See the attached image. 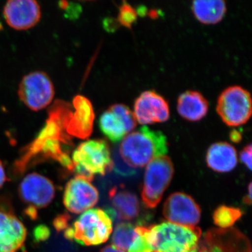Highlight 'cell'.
<instances>
[{
  "label": "cell",
  "mask_w": 252,
  "mask_h": 252,
  "mask_svg": "<svg viewBox=\"0 0 252 252\" xmlns=\"http://www.w3.org/2000/svg\"><path fill=\"white\" fill-rule=\"evenodd\" d=\"M69 142L70 136L66 132L63 118L55 113H49L45 127L18 160L16 170L24 171L31 159L41 154L43 157H49L58 160L63 167L73 171L72 160L63 150L62 144H68Z\"/></svg>",
  "instance_id": "6da1fadb"
},
{
  "label": "cell",
  "mask_w": 252,
  "mask_h": 252,
  "mask_svg": "<svg viewBox=\"0 0 252 252\" xmlns=\"http://www.w3.org/2000/svg\"><path fill=\"white\" fill-rule=\"evenodd\" d=\"M72 104L73 111L66 124V132L77 138H88L94 129V114L92 104L84 96L77 95Z\"/></svg>",
  "instance_id": "2e32d148"
},
{
  "label": "cell",
  "mask_w": 252,
  "mask_h": 252,
  "mask_svg": "<svg viewBox=\"0 0 252 252\" xmlns=\"http://www.w3.org/2000/svg\"><path fill=\"white\" fill-rule=\"evenodd\" d=\"M252 201V184L250 183L248 187V195L244 198V203L245 204H251Z\"/></svg>",
  "instance_id": "1f68e13d"
},
{
  "label": "cell",
  "mask_w": 252,
  "mask_h": 252,
  "mask_svg": "<svg viewBox=\"0 0 252 252\" xmlns=\"http://www.w3.org/2000/svg\"><path fill=\"white\" fill-rule=\"evenodd\" d=\"M50 230L45 225H40L36 228L34 231V237L38 241L46 240L49 238Z\"/></svg>",
  "instance_id": "83f0119b"
},
{
  "label": "cell",
  "mask_w": 252,
  "mask_h": 252,
  "mask_svg": "<svg viewBox=\"0 0 252 252\" xmlns=\"http://www.w3.org/2000/svg\"><path fill=\"white\" fill-rule=\"evenodd\" d=\"M173 175V164L166 156L158 157L149 162L144 174L142 191V201L146 206L154 208L158 205Z\"/></svg>",
  "instance_id": "8992f818"
},
{
  "label": "cell",
  "mask_w": 252,
  "mask_h": 252,
  "mask_svg": "<svg viewBox=\"0 0 252 252\" xmlns=\"http://www.w3.org/2000/svg\"><path fill=\"white\" fill-rule=\"evenodd\" d=\"M100 252H125L122 251V250H119L114 247V245H109V246L106 247L101 250Z\"/></svg>",
  "instance_id": "4dcf8cb0"
},
{
  "label": "cell",
  "mask_w": 252,
  "mask_h": 252,
  "mask_svg": "<svg viewBox=\"0 0 252 252\" xmlns=\"http://www.w3.org/2000/svg\"><path fill=\"white\" fill-rule=\"evenodd\" d=\"M206 161L208 167L217 172L232 171L238 164L236 149L227 142L212 144L207 150Z\"/></svg>",
  "instance_id": "d6986e66"
},
{
  "label": "cell",
  "mask_w": 252,
  "mask_h": 252,
  "mask_svg": "<svg viewBox=\"0 0 252 252\" xmlns=\"http://www.w3.org/2000/svg\"><path fill=\"white\" fill-rule=\"evenodd\" d=\"M177 109L179 114L186 120L198 122L208 112V101L198 91H186L178 97Z\"/></svg>",
  "instance_id": "ffe728a7"
},
{
  "label": "cell",
  "mask_w": 252,
  "mask_h": 252,
  "mask_svg": "<svg viewBox=\"0 0 252 252\" xmlns=\"http://www.w3.org/2000/svg\"><path fill=\"white\" fill-rule=\"evenodd\" d=\"M136 235L135 225L130 223H119L113 233L112 245L126 252L132 245Z\"/></svg>",
  "instance_id": "7402d4cb"
},
{
  "label": "cell",
  "mask_w": 252,
  "mask_h": 252,
  "mask_svg": "<svg viewBox=\"0 0 252 252\" xmlns=\"http://www.w3.org/2000/svg\"><path fill=\"white\" fill-rule=\"evenodd\" d=\"M134 113L127 106L116 104L111 106L100 116V130L109 140L119 142L137 126Z\"/></svg>",
  "instance_id": "30bf717a"
},
{
  "label": "cell",
  "mask_w": 252,
  "mask_h": 252,
  "mask_svg": "<svg viewBox=\"0 0 252 252\" xmlns=\"http://www.w3.org/2000/svg\"><path fill=\"white\" fill-rule=\"evenodd\" d=\"M71 160L73 171L90 182L94 175H104L114 167L108 144L102 140L82 142L74 149Z\"/></svg>",
  "instance_id": "277c9868"
},
{
  "label": "cell",
  "mask_w": 252,
  "mask_h": 252,
  "mask_svg": "<svg viewBox=\"0 0 252 252\" xmlns=\"http://www.w3.org/2000/svg\"><path fill=\"white\" fill-rule=\"evenodd\" d=\"M136 121L142 125L165 122L170 118L168 103L154 91H144L134 105Z\"/></svg>",
  "instance_id": "5bb4252c"
},
{
  "label": "cell",
  "mask_w": 252,
  "mask_h": 252,
  "mask_svg": "<svg viewBox=\"0 0 252 252\" xmlns=\"http://www.w3.org/2000/svg\"><path fill=\"white\" fill-rule=\"evenodd\" d=\"M8 178L7 177H6L4 165H3L2 162L0 160V189L4 186Z\"/></svg>",
  "instance_id": "f1b7e54d"
},
{
  "label": "cell",
  "mask_w": 252,
  "mask_h": 252,
  "mask_svg": "<svg viewBox=\"0 0 252 252\" xmlns=\"http://www.w3.org/2000/svg\"><path fill=\"white\" fill-rule=\"evenodd\" d=\"M112 219L101 209H91L84 212L72 227L64 230V237L85 246L105 243L112 233Z\"/></svg>",
  "instance_id": "5b68a950"
},
{
  "label": "cell",
  "mask_w": 252,
  "mask_h": 252,
  "mask_svg": "<svg viewBox=\"0 0 252 252\" xmlns=\"http://www.w3.org/2000/svg\"><path fill=\"white\" fill-rule=\"evenodd\" d=\"M4 16L10 27L26 31L34 27L41 18L39 3L33 0H12L4 7Z\"/></svg>",
  "instance_id": "9a60e30c"
},
{
  "label": "cell",
  "mask_w": 252,
  "mask_h": 252,
  "mask_svg": "<svg viewBox=\"0 0 252 252\" xmlns=\"http://www.w3.org/2000/svg\"><path fill=\"white\" fill-rule=\"evenodd\" d=\"M69 216L67 215H61L56 217L54 220V225L58 231L65 230L67 228Z\"/></svg>",
  "instance_id": "4316f807"
},
{
  "label": "cell",
  "mask_w": 252,
  "mask_h": 252,
  "mask_svg": "<svg viewBox=\"0 0 252 252\" xmlns=\"http://www.w3.org/2000/svg\"></svg>",
  "instance_id": "d6a6232c"
},
{
  "label": "cell",
  "mask_w": 252,
  "mask_h": 252,
  "mask_svg": "<svg viewBox=\"0 0 252 252\" xmlns=\"http://www.w3.org/2000/svg\"><path fill=\"white\" fill-rule=\"evenodd\" d=\"M230 137L231 140L234 142H239L242 139L241 134L237 130L232 131L230 132Z\"/></svg>",
  "instance_id": "f546056e"
},
{
  "label": "cell",
  "mask_w": 252,
  "mask_h": 252,
  "mask_svg": "<svg viewBox=\"0 0 252 252\" xmlns=\"http://www.w3.org/2000/svg\"><path fill=\"white\" fill-rule=\"evenodd\" d=\"M27 230L13 212L0 208V252H18L22 248Z\"/></svg>",
  "instance_id": "e0dca14e"
},
{
  "label": "cell",
  "mask_w": 252,
  "mask_h": 252,
  "mask_svg": "<svg viewBox=\"0 0 252 252\" xmlns=\"http://www.w3.org/2000/svg\"><path fill=\"white\" fill-rule=\"evenodd\" d=\"M18 94L26 107L37 112L52 102L55 95L54 84L46 73L31 72L23 78Z\"/></svg>",
  "instance_id": "ba28073f"
},
{
  "label": "cell",
  "mask_w": 252,
  "mask_h": 252,
  "mask_svg": "<svg viewBox=\"0 0 252 252\" xmlns=\"http://www.w3.org/2000/svg\"><path fill=\"white\" fill-rule=\"evenodd\" d=\"M136 235L135 240L129 248L127 252H152V249L149 246L147 238H146L145 226L135 227Z\"/></svg>",
  "instance_id": "d4e9b609"
},
{
  "label": "cell",
  "mask_w": 252,
  "mask_h": 252,
  "mask_svg": "<svg viewBox=\"0 0 252 252\" xmlns=\"http://www.w3.org/2000/svg\"><path fill=\"white\" fill-rule=\"evenodd\" d=\"M112 209L106 210L112 219L120 220H135L140 215V201L135 194L128 190L114 187L109 192Z\"/></svg>",
  "instance_id": "ac0fdd59"
},
{
  "label": "cell",
  "mask_w": 252,
  "mask_h": 252,
  "mask_svg": "<svg viewBox=\"0 0 252 252\" xmlns=\"http://www.w3.org/2000/svg\"><path fill=\"white\" fill-rule=\"evenodd\" d=\"M252 144H249L240 152V160L248 167L249 170L252 169Z\"/></svg>",
  "instance_id": "484cf974"
},
{
  "label": "cell",
  "mask_w": 252,
  "mask_h": 252,
  "mask_svg": "<svg viewBox=\"0 0 252 252\" xmlns=\"http://www.w3.org/2000/svg\"><path fill=\"white\" fill-rule=\"evenodd\" d=\"M195 18L204 24L218 23L224 17L226 5L222 0L194 1L191 6Z\"/></svg>",
  "instance_id": "44dd1931"
},
{
  "label": "cell",
  "mask_w": 252,
  "mask_h": 252,
  "mask_svg": "<svg viewBox=\"0 0 252 252\" xmlns=\"http://www.w3.org/2000/svg\"><path fill=\"white\" fill-rule=\"evenodd\" d=\"M18 193L25 203L36 210L51 204L55 197L56 189L49 179L34 172L23 179L18 187Z\"/></svg>",
  "instance_id": "4fadbf2b"
},
{
  "label": "cell",
  "mask_w": 252,
  "mask_h": 252,
  "mask_svg": "<svg viewBox=\"0 0 252 252\" xmlns=\"http://www.w3.org/2000/svg\"><path fill=\"white\" fill-rule=\"evenodd\" d=\"M137 18V12L135 8L130 4L123 2L119 8V13L118 15V22L126 28H130L134 23L136 22Z\"/></svg>",
  "instance_id": "cb8c5ba5"
},
{
  "label": "cell",
  "mask_w": 252,
  "mask_h": 252,
  "mask_svg": "<svg viewBox=\"0 0 252 252\" xmlns=\"http://www.w3.org/2000/svg\"><path fill=\"white\" fill-rule=\"evenodd\" d=\"M198 252H252L248 238L241 232L231 229H212L199 241Z\"/></svg>",
  "instance_id": "9c48e42d"
},
{
  "label": "cell",
  "mask_w": 252,
  "mask_h": 252,
  "mask_svg": "<svg viewBox=\"0 0 252 252\" xmlns=\"http://www.w3.org/2000/svg\"><path fill=\"white\" fill-rule=\"evenodd\" d=\"M162 214L170 223L193 227L200 221L201 210L190 195L176 192L165 200Z\"/></svg>",
  "instance_id": "8fae6325"
},
{
  "label": "cell",
  "mask_w": 252,
  "mask_h": 252,
  "mask_svg": "<svg viewBox=\"0 0 252 252\" xmlns=\"http://www.w3.org/2000/svg\"><path fill=\"white\" fill-rule=\"evenodd\" d=\"M146 238L152 252H198L202 232L197 226L164 222L145 227Z\"/></svg>",
  "instance_id": "3957f363"
},
{
  "label": "cell",
  "mask_w": 252,
  "mask_h": 252,
  "mask_svg": "<svg viewBox=\"0 0 252 252\" xmlns=\"http://www.w3.org/2000/svg\"><path fill=\"white\" fill-rule=\"evenodd\" d=\"M243 215L241 210L236 207L220 206L215 210L213 220L220 228H229Z\"/></svg>",
  "instance_id": "603a6c76"
},
{
  "label": "cell",
  "mask_w": 252,
  "mask_h": 252,
  "mask_svg": "<svg viewBox=\"0 0 252 252\" xmlns=\"http://www.w3.org/2000/svg\"><path fill=\"white\" fill-rule=\"evenodd\" d=\"M99 193L90 181L76 176L67 182L63 195V203L68 211L80 214L97 204Z\"/></svg>",
  "instance_id": "7c38bea8"
},
{
  "label": "cell",
  "mask_w": 252,
  "mask_h": 252,
  "mask_svg": "<svg viewBox=\"0 0 252 252\" xmlns=\"http://www.w3.org/2000/svg\"><path fill=\"white\" fill-rule=\"evenodd\" d=\"M119 151L126 164L132 168H139L165 156L168 152V144L162 132L144 126L124 137Z\"/></svg>",
  "instance_id": "7a4b0ae2"
},
{
  "label": "cell",
  "mask_w": 252,
  "mask_h": 252,
  "mask_svg": "<svg viewBox=\"0 0 252 252\" xmlns=\"http://www.w3.org/2000/svg\"><path fill=\"white\" fill-rule=\"evenodd\" d=\"M217 112L227 126L237 127L243 125L251 117V94L241 86H230L219 97Z\"/></svg>",
  "instance_id": "52a82bcc"
}]
</instances>
